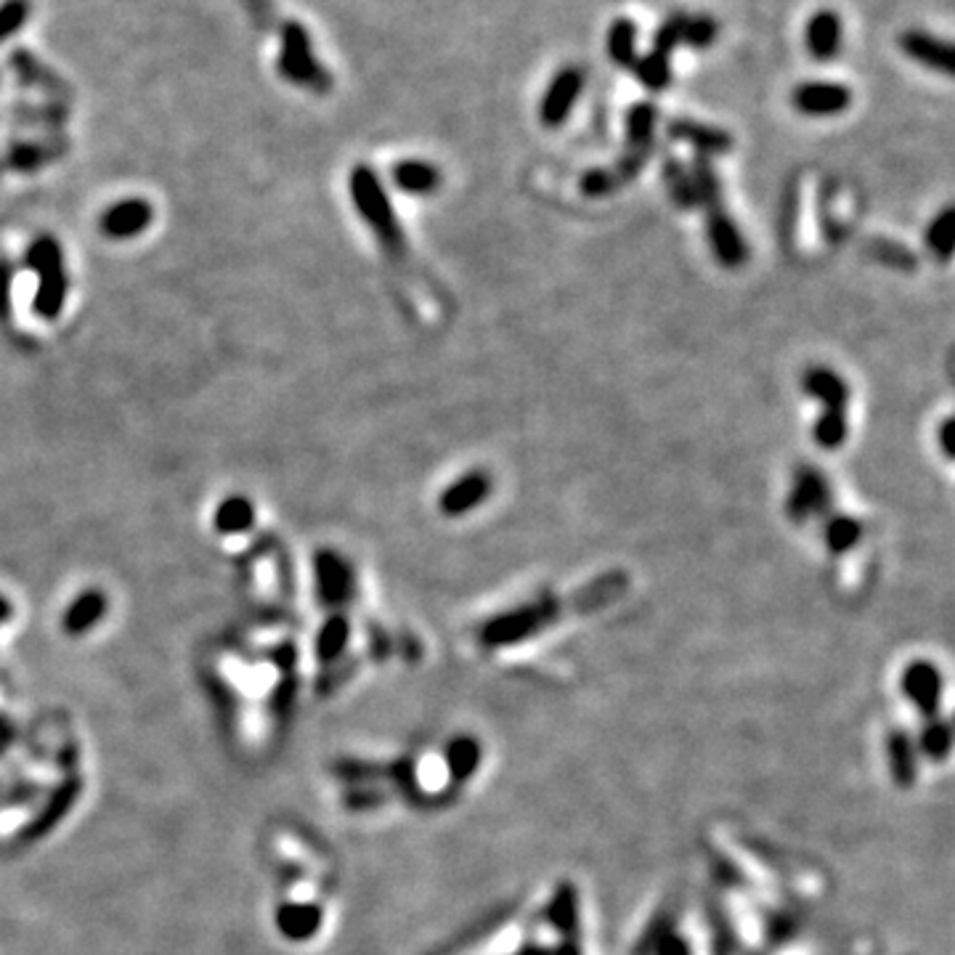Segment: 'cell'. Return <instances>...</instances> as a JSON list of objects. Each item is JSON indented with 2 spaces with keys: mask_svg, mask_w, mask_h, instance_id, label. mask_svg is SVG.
<instances>
[{
  "mask_svg": "<svg viewBox=\"0 0 955 955\" xmlns=\"http://www.w3.org/2000/svg\"><path fill=\"white\" fill-rule=\"evenodd\" d=\"M314 570L322 603L335 605V608L351 603L353 592H356V576H353L351 563L345 557L335 550H322L314 561Z\"/></svg>",
  "mask_w": 955,
  "mask_h": 955,
  "instance_id": "obj_10",
  "label": "cell"
},
{
  "mask_svg": "<svg viewBox=\"0 0 955 955\" xmlns=\"http://www.w3.org/2000/svg\"><path fill=\"white\" fill-rule=\"evenodd\" d=\"M9 616H11V605H9V600L0 598V624L9 621Z\"/></svg>",
  "mask_w": 955,
  "mask_h": 955,
  "instance_id": "obj_43",
  "label": "cell"
},
{
  "mask_svg": "<svg viewBox=\"0 0 955 955\" xmlns=\"http://www.w3.org/2000/svg\"><path fill=\"white\" fill-rule=\"evenodd\" d=\"M850 436V423H846L844 410H822L820 417L813 425V438L822 452H837L844 447Z\"/></svg>",
  "mask_w": 955,
  "mask_h": 955,
  "instance_id": "obj_30",
  "label": "cell"
},
{
  "mask_svg": "<svg viewBox=\"0 0 955 955\" xmlns=\"http://www.w3.org/2000/svg\"><path fill=\"white\" fill-rule=\"evenodd\" d=\"M844 46V22L839 11L818 9L804 24V48L815 62H833Z\"/></svg>",
  "mask_w": 955,
  "mask_h": 955,
  "instance_id": "obj_13",
  "label": "cell"
},
{
  "mask_svg": "<svg viewBox=\"0 0 955 955\" xmlns=\"http://www.w3.org/2000/svg\"><path fill=\"white\" fill-rule=\"evenodd\" d=\"M802 390L813 399H818L822 410H844L850 406L852 388L850 382L831 366H809L802 375Z\"/></svg>",
  "mask_w": 955,
  "mask_h": 955,
  "instance_id": "obj_17",
  "label": "cell"
},
{
  "mask_svg": "<svg viewBox=\"0 0 955 955\" xmlns=\"http://www.w3.org/2000/svg\"><path fill=\"white\" fill-rule=\"evenodd\" d=\"M494 489V480L486 470H470L465 476H460L438 497V510L447 518H462V515L473 513L478 504H483L491 497Z\"/></svg>",
  "mask_w": 955,
  "mask_h": 955,
  "instance_id": "obj_12",
  "label": "cell"
},
{
  "mask_svg": "<svg viewBox=\"0 0 955 955\" xmlns=\"http://www.w3.org/2000/svg\"><path fill=\"white\" fill-rule=\"evenodd\" d=\"M921 749L927 751L929 756H934V759H942V756L951 751V730H947L945 725H932V728H927V732H923L921 738Z\"/></svg>",
  "mask_w": 955,
  "mask_h": 955,
  "instance_id": "obj_40",
  "label": "cell"
},
{
  "mask_svg": "<svg viewBox=\"0 0 955 955\" xmlns=\"http://www.w3.org/2000/svg\"><path fill=\"white\" fill-rule=\"evenodd\" d=\"M863 250L868 252L870 261L881 263V266L894 268V272H916L918 268V257L905 248V244L892 242V239L884 237H876L870 242L863 244Z\"/></svg>",
  "mask_w": 955,
  "mask_h": 955,
  "instance_id": "obj_29",
  "label": "cell"
},
{
  "mask_svg": "<svg viewBox=\"0 0 955 955\" xmlns=\"http://www.w3.org/2000/svg\"><path fill=\"white\" fill-rule=\"evenodd\" d=\"M563 614V603L555 594H542V598L531 600V603L515 605V608L504 611V614L489 618V621L480 627L478 640L486 648H504V645H518V642L528 640V637L539 634L550 624L557 621V616Z\"/></svg>",
  "mask_w": 955,
  "mask_h": 955,
  "instance_id": "obj_2",
  "label": "cell"
},
{
  "mask_svg": "<svg viewBox=\"0 0 955 955\" xmlns=\"http://www.w3.org/2000/svg\"><path fill=\"white\" fill-rule=\"evenodd\" d=\"M937 436H940L942 454H945L947 460H953V456H955V419L953 417L942 419L940 432H937Z\"/></svg>",
  "mask_w": 955,
  "mask_h": 955,
  "instance_id": "obj_41",
  "label": "cell"
},
{
  "mask_svg": "<svg viewBox=\"0 0 955 955\" xmlns=\"http://www.w3.org/2000/svg\"><path fill=\"white\" fill-rule=\"evenodd\" d=\"M390 181L410 197H430L441 189L443 176L428 160H401L390 171Z\"/></svg>",
  "mask_w": 955,
  "mask_h": 955,
  "instance_id": "obj_18",
  "label": "cell"
},
{
  "mask_svg": "<svg viewBox=\"0 0 955 955\" xmlns=\"http://www.w3.org/2000/svg\"><path fill=\"white\" fill-rule=\"evenodd\" d=\"M279 72L290 83H296L300 88H309L314 93H327L332 88V77H329V72L314 56L309 29L300 22H287L285 29H281Z\"/></svg>",
  "mask_w": 955,
  "mask_h": 955,
  "instance_id": "obj_3",
  "label": "cell"
},
{
  "mask_svg": "<svg viewBox=\"0 0 955 955\" xmlns=\"http://www.w3.org/2000/svg\"><path fill=\"white\" fill-rule=\"evenodd\" d=\"M447 765L454 780L473 778L480 765V746L473 738H454L447 746Z\"/></svg>",
  "mask_w": 955,
  "mask_h": 955,
  "instance_id": "obj_34",
  "label": "cell"
},
{
  "mask_svg": "<svg viewBox=\"0 0 955 955\" xmlns=\"http://www.w3.org/2000/svg\"><path fill=\"white\" fill-rule=\"evenodd\" d=\"M348 189H351V200L356 205L359 215H362V221L375 231L377 242L390 252V257H404V228H401L399 218H395L393 202H390L386 186L380 184L377 173L369 165H356L351 171Z\"/></svg>",
  "mask_w": 955,
  "mask_h": 955,
  "instance_id": "obj_1",
  "label": "cell"
},
{
  "mask_svg": "<svg viewBox=\"0 0 955 955\" xmlns=\"http://www.w3.org/2000/svg\"><path fill=\"white\" fill-rule=\"evenodd\" d=\"M324 913L318 905H300V903H287L276 910V929L281 937L290 942H305L311 940L318 929H322Z\"/></svg>",
  "mask_w": 955,
  "mask_h": 955,
  "instance_id": "obj_21",
  "label": "cell"
},
{
  "mask_svg": "<svg viewBox=\"0 0 955 955\" xmlns=\"http://www.w3.org/2000/svg\"><path fill=\"white\" fill-rule=\"evenodd\" d=\"M688 171H690V178H693L695 197H699V208L706 210V208H714V205H725L722 181H719L712 160L699 158V154H695L693 162L688 165Z\"/></svg>",
  "mask_w": 955,
  "mask_h": 955,
  "instance_id": "obj_26",
  "label": "cell"
},
{
  "mask_svg": "<svg viewBox=\"0 0 955 955\" xmlns=\"http://www.w3.org/2000/svg\"><path fill=\"white\" fill-rule=\"evenodd\" d=\"M585 70L576 67V64H566L550 77L546 83L542 99H539V123L544 128L555 130L570 117L574 106L579 104L581 93H585Z\"/></svg>",
  "mask_w": 955,
  "mask_h": 955,
  "instance_id": "obj_6",
  "label": "cell"
},
{
  "mask_svg": "<svg viewBox=\"0 0 955 955\" xmlns=\"http://www.w3.org/2000/svg\"><path fill=\"white\" fill-rule=\"evenodd\" d=\"M706 242L712 248L714 261L719 263L722 268H736L746 266L749 263V244L743 239L741 228H738L736 221L730 218L728 208L725 205H714L706 208Z\"/></svg>",
  "mask_w": 955,
  "mask_h": 955,
  "instance_id": "obj_7",
  "label": "cell"
},
{
  "mask_svg": "<svg viewBox=\"0 0 955 955\" xmlns=\"http://www.w3.org/2000/svg\"><path fill=\"white\" fill-rule=\"evenodd\" d=\"M154 221V210L149 205L147 200H138V197H130V200H120L114 202L110 210H104L101 215L99 228L104 237L110 239H134L141 231H147Z\"/></svg>",
  "mask_w": 955,
  "mask_h": 955,
  "instance_id": "obj_15",
  "label": "cell"
},
{
  "mask_svg": "<svg viewBox=\"0 0 955 955\" xmlns=\"http://www.w3.org/2000/svg\"><path fill=\"white\" fill-rule=\"evenodd\" d=\"M953 239H955V210L947 205L942 208V213L927 226L923 244H927L929 255L937 257L940 263H947L953 257Z\"/></svg>",
  "mask_w": 955,
  "mask_h": 955,
  "instance_id": "obj_28",
  "label": "cell"
},
{
  "mask_svg": "<svg viewBox=\"0 0 955 955\" xmlns=\"http://www.w3.org/2000/svg\"><path fill=\"white\" fill-rule=\"evenodd\" d=\"M637 40H640V29H637L634 20H629V16H616V20L611 22L608 35H605V53H608L611 64H614L616 70L632 72L637 56H640Z\"/></svg>",
  "mask_w": 955,
  "mask_h": 955,
  "instance_id": "obj_22",
  "label": "cell"
},
{
  "mask_svg": "<svg viewBox=\"0 0 955 955\" xmlns=\"http://www.w3.org/2000/svg\"><path fill=\"white\" fill-rule=\"evenodd\" d=\"M632 75L640 80V86L651 93H664L671 86V56H664L658 51L640 53L632 67Z\"/></svg>",
  "mask_w": 955,
  "mask_h": 955,
  "instance_id": "obj_25",
  "label": "cell"
},
{
  "mask_svg": "<svg viewBox=\"0 0 955 955\" xmlns=\"http://www.w3.org/2000/svg\"><path fill=\"white\" fill-rule=\"evenodd\" d=\"M579 189L587 200H603V197L616 194L621 186H618L611 167H590V171H585V176L579 178Z\"/></svg>",
  "mask_w": 955,
  "mask_h": 955,
  "instance_id": "obj_36",
  "label": "cell"
},
{
  "mask_svg": "<svg viewBox=\"0 0 955 955\" xmlns=\"http://www.w3.org/2000/svg\"><path fill=\"white\" fill-rule=\"evenodd\" d=\"M833 491L828 478L822 476L815 465H799L791 480V491L786 497V518L791 524H807V520L820 518L831 510Z\"/></svg>",
  "mask_w": 955,
  "mask_h": 955,
  "instance_id": "obj_5",
  "label": "cell"
},
{
  "mask_svg": "<svg viewBox=\"0 0 955 955\" xmlns=\"http://www.w3.org/2000/svg\"><path fill=\"white\" fill-rule=\"evenodd\" d=\"M255 524V507L244 497H228L215 510V528L221 533H244Z\"/></svg>",
  "mask_w": 955,
  "mask_h": 955,
  "instance_id": "obj_32",
  "label": "cell"
},
{
  "mask_svg": "<svg viewBox=\"0 0 955 955\" xmlns=\"http://www.w3.org/2000/svg\"><path fill=\"white\" fill-rule=\"evenodd\" d=\"M658 120V106L653 101H634V104H629L627 114H624V138H627V147L624 149H645V152H653L656 149Z\"/></svg>",
  "mask_w": 955,
  "mask_h": 955,
  "instance_id": "obj_19",
  "label": "cell"
},
{
  "mask_svg": "<svg viewBox=\"0 0 955 955\" xmlns=\"http://www.w3.org/2000/svg\"><path fill=\"white\" fill-rule=\"evenodd\" d=\"M897 46L910 62L921 64V67L932 72H942V75H953L955 70L953 46L947 43L945 38H940V35L929 33V29L910 27L905 29V33H900Z\"/></svg>",
  "mask_w": 955,
  "mask_h": 955,
  "instance_id": "obj_11",
  "label": "cell"
},
{
  "mask_svg": "<svg viewBox=\"0 0 955 955\" xmlns=\"http://www.w3.org/2000/svg\"><path fill=\"white\" fill-rule=\"evenodd\" d=\"M719 33H722V27L712 14H688L684 16L682 46L690 48V51H708L717 43Z\"/></svg>",
  "mask_w": 955,
  "mask_h": 955,
  "instance_id": "obj_33",
  "label": "cell"
},
{
  "mask_svg": "<svg viewBox=\"0 0 955 955\" xmlns=\"http://www.w3.org/2000/svg\"><path fill=\"white\" fill-rule=\"evenodd\" d=\"M661 178H664L666 191H669V200L675 202V208L680 210H693L699 208V197H695L693 178H690L688 165L675 154H666L661 162Z\"/></svg>",
  "mask_w": 955,
  "mask_h": 955,
  "instance_id": "obj_24",
  "label": "cell"
},
{
  "mask_svg": "<svg viewBox=\"0 0 955 955\" xmlns=\"http://www.w3.org/2000/svg\"><path fill=\"white\" fill-rule=\"evenodd\" d=\"M892 765L894 775H897L903 783H908L910 778H916V767H913V746L905 738H894L892 746Z\"/></svg>",
  "mask_w": 955,
  "mask_h": 955,
  "instance_id": "obj_39",
  "label": "cell"
},
{
  "mask_svg": "<svg viewBox=\"0 0 955 955\" xmlns=\"http://www.w3.org/2000/svg\"><path fill=\"white\" fill-rule=\"evenodd\" d=\"M903 693L923 714H937L942 699V675L929 661H913L903 671Z\"/></svg>",
  "mask_w": 955,
  "mask_h": 955,
  "instance_id": "obj_16",
  "label": "cell"
},
{
  "mask_svg": "<svg viewBox=\"0 0 955 955\" xmlns=\"http://www.w3.org/2000/svg\"><path fill=\"white\" fill-rule=\"evenodd\" d=\"M666 136L671 141H680L693 147V152L699 158H725V154L732 152V136L725 128H717V125H708L701 123V120L693 117H671L666 120Z\"/></svg>",
  "mask_w": 955,
  "mask_h": 955,
  "instance_id": "obj_9",
  "label": "cell"
},
{
  "mask_svg": "<svg viewBox=\"0 0 955 955\" xmlns=\"http://www.w3.org/2000/svg\"><path fill=\"white\" fill-rule=\"evenodd\" d=\"M77 796H80V780L77 778L62 780V783H59L56 789L51 791L46 807L40 809V813L35 815V818L29 820L27 826H24V831L20 833L22 842L33 844V842H40V839L48 837V833H51L53 828L59 826V822L67 818L72 804L77 802Z\"/></svg>",
  "mask_w": 955,
  "mask_h": 955,
  "instance_id": "obj_14",
  "label": "cell"
},
{
  "mask_svg": "<svg viewBox=\"0 0 955 955\" xmlns=\"http://www.w3.org/2000/svg\"><path fill=\"white\" fill-rule=\"evenodd\" d=\"M27 16H29L27 0H5V3L0 5V43H5L11 35L20 33L24 24H27Z\"/></svg>",
  "mask_w": 955,
  "mask_h": 955,
  "instance_id": "obj_38",
  "label": "cell"
},
{
  "mask_svg": "<svg viewBox=\"0 0 955 955\" xmlns=\"http://www.w3.org/2000/svg\"><path fill=\"white\" fill-rule=\"evenodd\" d=\"M684 16H688V11H675V14H669L664 22L658 24L656 33H653V38H651V51H658V53H664V56H671L677 48H682Z\"/></svg>",
  "mask_w": 955,
  "mask_h": 955,
  "instance_id": "obj_35",
  "label": "cell"
},
{
  "mask_svg": "<svg viewBox=\"0 0 955 955\" xmlns=\"http://www.w3.org/2000/svg\"><path fill=\"white\" fill-rule=\"evenodd\" d=\"M629 587V579L624 570H608L600 579L590 581L587 587H581L579 592H574L570 598V608L576 611H594L603 608V605L614 603L616 598H621V592Z\"/></svg>",
  "mask_w": 955,
  "mask_h": 955,
  "instance_id": "obj_23",
  "label": "cell"
},
{
  "mask_svg": "<svg viewBox=\"0 0 955 955\" xmlns=\"http://www.w3.org/2000/svg\"><path fill=\"white\" fill-rule=\"evenodd\" d=\"M242 3L248 5L252 16H257V20H261V24H266L268 20H272V14H274L272 0H242Z\"/></svg>",
  "mask_w": 955,
  "mask_h": 955,
  "instance_id": "obj_42",
  "label": "cell"
},
{
  "mask_svg": "<svg viewBox=\"0 0 955 955\" xmlns=\"http://www.w3.org/2000/svg\"><path fill=\"white\" fill-rule=\"evenodd\" d=\"M348 637H351V624H348L345 616L335 614L324 621V627L318 629V640H316V656L324 664L329 661H338L342 656L348 645Z\"/></svg>",
  "mask_w": 955,
  "mask_h": 955,
  "instance_id": "obj_31",
  "label": "cell"
},
{
  "mask_svg": "<svg viewBox=\"0 0 955 955\" xmlns=\"http://www.w3.org/2000/svg\"><path fill=\"white\" fill-rule=\"evenodd\" d=\"M29 266L40 276L38 298H35V311L46 318H56L67 300V272H64L62 250L56 239L43 237L29 248Z\"/></svg>",
  "mask_w": 955,
  "mask_h": 955,
  "instance_id": "obj_4",
  "label": "cell"
},
{
  "mask_svg": "<svg viewBox=\"0 0 955 955\" xmlns=\"http://www.w3.org/2000/svg\"><path fill=\"white\" fill-rule=\"evenodd\" d=\"M653 152H645V149H624L621 158L616 160V165H611L614 171L618 186H627L632 184L642 171H645L648 160H651Z\"/></svg>",
  "mask_w": 955,
  "mask_h": 955,
  "instance_id": "obj_37",
  "label": "cell"
},
{
  "mask_svg": "<svg viewBox=\"0 0 955 955\" xmlns=\"http://www.w3.org/2000/svg\"><path fill=\"white\" fill-rule=\"evenodd\" d=\"M106 608H110V600H106V594L101 590L80 592L75 600H72L67 614H64V618H62L64 632L72 634V637L91 632L96 624L104 618Z\"/></svg>",
  "mask_w": 955,
  "mask_h": 955,
  "instance_id": "obj_20",
  "label": "cell"
},
{
  "mask_svg": "<svg viewBox=\"0 0 955 955\" xmlns=\"http://www.w3.org/2000/svg\"><path fill=\"white\" fill-rule=\"evenodd\" d=\"M855 101L850 86L837 80H804L791 91V106L804 117H837Z\"/></svg>",
  "mask_w": 955,
  "mask_h": 955,
  "instance_id": "obj_8",
  "label": "cell"
},
{
  "mask_svg": "<svg viewBox=\"0 0 955 955\" xmlns=\"http://www.w3.org/2000/svg\"><path fill=\"white\" fill-rule=\"evenodd\" d=\"M863 539V524L852 515H831L822 526V542H826L828 552L833 555H844V552L855 550Z\"/></svg>",
  "mask_w": 955,
  "mask_h": 955,
  "instance_id": "obj_27",
  "label": "cell"
}]
</instances>
